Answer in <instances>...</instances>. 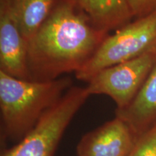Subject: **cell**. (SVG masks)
Wrapping results in <instances>:
<instances>
[{"mask_svg":"<svg viewBox=\"0 0 156 156\" xmlns=\"http://www.w3.org/2000/svg\"><path fill=\"white\" fill-rule=\"evenodd\" d=\"M136 137L126 123L115 116L83 135L77 146V156H129Z\"/></svg>","mask_w":156,"mask_h":156,"instance_id":"8992f818","label":"cell"},{"mask_svg":"<svg viewBox=\"0 0 156 156\" xmlns=\"http://www.w3.org/2000/svg\"><path fill=\"white\" fill-rule=\"evenodd\" d=\"M108 35L93 24L75 0H59L28 42L30 80L49 81L75 74Z\"/></svg>","mask_w":156,"mask_h":156,"instance_id":"6da1fadb","label":"cell"},{"mask_svg":"<svg viewBox=\"0 0 156 156\" xmlns=\"http://www.w3.org/2000/svg\"><path fill=\"white\" fill-rule=\"evenodd\" d=\"M132 15L140 18L156 12V0H127Z\"/></svg>","mask_w":156,"mask_h":156,"instance_id":"7c38bea8","label":"cell"},{"mask_svg":"<svg viewBox=\"0 0 156 156\" xmlns=\"http://www.w3.org/2000/svg\"><path fill=\"white\" fill-rule=\"evenodd\" d=\"M73 84L69 77L35 81L14 77L0 70L2 149L26 136Z\"/></svg>","mask_w":156,"mask_h":156,"instance_id":"7a4b0ae2","label":"cell"},{"mask_svg":"<svg viewBox=\"0 0 156 156\" xmlns=\"http://www.w3.org/2000/svg\"><path fill=\"white\" fill-rule=\"evenodd\" d=\"M90 96L86 87L72 86L26 136L2 149L1 156H54L64 132Z\"/></svg>","mask_w":156,"mask_h":156,"instance_id":"3957f363","label":"cell"},{"mask_svg":"<svg viewBox=\"0 0 156 156\" xmlns=\"http://www.w3.org/2000/svg\"><path fill=\"white\" fill-rule=\"evenodd\" d=\"M16 21L27 42L48 18L59 0H0Z\"/></svg>","mask_w":156,"mask_h":156,"instance_id":"30bf717a","label":"cell"},{"mask_svg":"<svg viewBox=\"0 0 156 156\" xmlns=\"http://www.w3.org/2000/svg\"><path fill=\"white\" fill-rule=\"evenodd\" d=\"M129 156H156V124L138 136Z\"/></svg>","mask_w":156,"mask_h":156,"instance_id":"8fae6325","label":"cell"},{"mask_svg":"<svg viewBox=\"0 0 156 156\" xmlns=\"http://www.w3.org/2000/svg\"><path fill=\"white\" fill-rule=\"evenodd\" d=\"M0 70L19 79L30 80L28 42L2 2H0Z\"/></svg>","mask_w":156,"mask_h":156,"instance_id":"52a82bcc","label":"cell"},{"mask_svg":"<svg viewBox=\"0 0 156 156\" xmlns=\"http://www.w3.org/2000/svg\"><path fill=\"white\" fill-rule=\"evenodd\" d=\"M153 52H156V12L109 34L75 77L87 83L101 69Z\"/></svg>","mask_w":156,"mask_h":156,"instance_id":"277c9868","label":"cell"},{"mask_svg":"<svg viewBox=\"0 0 156 156\" xmlns=\"http://www.w3.org/2000/svg\"><path fill=\"white\" fill-rule=\"evenodd\" d=\"M156 62V52L144 54L101 69L90 79V95H106L116 109L129 106L137 94Z\"/></svg>","mask_w":156,"mask_h":156,"instance_id":"5b68a950","label":"cell"},{"mask_svg":"<svg viewBox=\"0 0 156 156\" xmlns=\"http://www.w3.org/2000/svg\"><path fill=\"white\" fill-rule=\"evenodd\" d=\"M98 28L108 33L130 23L133 18L127 0H75Z\"/></svg>","mask_w":156,"mask_h":156,"instance_id":"9c48e42d","label":"cell"},{"mask_svg":"<svg viewBox=\"0 0 156 156\" xmlns=\"http://www.w3.org/2000/svg\"><path fill=\"white\" fill-rule=\"evenodd\" d=\"M115 116L129 126L136 137L156 124V62L133 101L116 109Z\"/></svg>","mask_w":156,"mask_h":156,"instance_id":"ba28073f","label":"cell"}]
</instances>
